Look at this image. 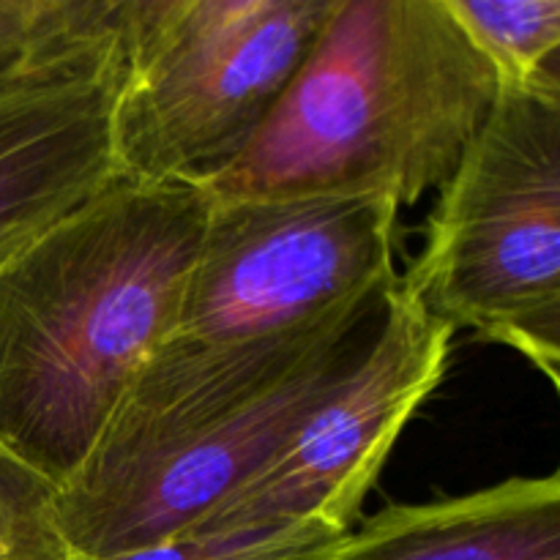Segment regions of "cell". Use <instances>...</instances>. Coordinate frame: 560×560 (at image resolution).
Listing matches in <instances>:
<instances>
[{
    "label": "cell",
    "instance_id": "obj_9",
    "mask_svg": "<svg viewBox=\"0 0 560 560\" xmlns=\"http://www.w3.org/2000/svg\"><path fill=\"white\" fill-rule=\"evenodd\" d=\"M328 560H560V476L388 506L350 530Z\"/></svg>",
    "mask_w": 560,
    "mask_h": 560
},
{
    "label": "cell",
    "instance_id": "obj_4",
    "mask_svg": "<svg viewBox=\"0 0 560 560\" xmlns=\"http://www.w3.org/2000/svg\"><path fill=\"white\" fill-rule=\"evenodd\" d=\"M408 273L432 315L560 388V91L498 85Z\"/></svg>",
    "mask_w": 560,
    "mask_h": 560
},
{
    "label": "cell",
    "instance_id": "obj_11",
    "mask_svg": "<svg viewBox=\"0 0 560 560\" xmlns=\"http://www.w3.org/2000/svg\"><path fill=\"white\" fill-rule=\"evenodd\" d=\"M498 85L560 91V0H446Z\"/></svg>",
    "mask_w": 560,
    "mask_h": 560
},
{
    "label": "cell",
    "instance_id": "obj_13",
    "mask_svg": "<svg viewBox=\"0 0 560 560\" xmlns=\"http://www.w3.org/2000/svg\"><path fill=\"white\" fill-rule=\"evenodd\" d=\"M0 560H71L55 523V490L0 446Z\"/></svg>",
    "mask_w": 560,
    "mask_h": 560
},
{
    "label": "cell",
    "instance_id": "obj_2",
    "mask_svg": "<svg viewBox=\"0 0 560 560\" xmlns=\"http://www.w3.org/2000/svg\"><path fill=\"white\" fill-rule=\"evenodd\" d=\"M394 282L273 337L167 339L85 465L55 492V523L71 560L124 556L195 528L364 364Z\"/></svg>",
    "mask_w": 560,
    "mask_h": 560
},
{
    "label": "cell",
    "instance_id": "obj_1",
    "mask_svg": "<svg viewBox=\"0 0 560 560\" xmlns=\"http://www.w3.org/2000/svg\"><path fill=\"white\" fill-rule=\"evenodd\" d=\"M211 195L118 178L0 262V446L63 490L173 337Z\"/></svg>",
    "mask_w": 560,
    "mask_h": 560
},
{
    "label": "cell",
    "instance_id": "obj_12",
    "mask_svg": "<svg viewBox=\"0 0 560 560\" xmlns=\"http://www.w3.org/2000/svg\"><path fill=\"white\" fill-rule=\"evenodd\" d=\"M353 528L323 517L186 530L173 539L104 560H328Z\"/></svg>",
    "mask_w": 560,
    "mask_h": 560
},
{
    "label": "cell",
    "instance_id": "obj_5",
    "mask_svg": "<svg viewBox=\"0 0 560 560\" xmlns=\"http://www.w3.org/2000/svg\"><path fill=\"white\" fill-rule=\"evenodd\" d=\"M337 0H131L113 104L118 175L206 186L246 151Z\"/></svg>",
    "mask_w": 560,
    "mask_h": 560
},
{
    "label": "cell",
    "instance_id": "obj_6",
    "mask_svg": "<svg viewBox=\"0 0 560 560\" xmlns=\"http://www.w3.org/2000/svg\"><path fill=\"white\" fill-rule=\"evenodd\" d=\"M383 197H211L173 342L293 331L397 277Z\"/></svg>",
    "mask_w": 560,
    "mask_h": 560
},
{
    "label": "cell",
    "instance_id": "obj_7",
    "mask_svg": "<svg viewBox=\"0 0 560 560\" xmlns=\"http://www.w3.org/2000/svg\"><path fill=\"white\" fill-rule=\"evenodd\" d=\"M454 334L397 273L386 323L364 364L191 530L304 517L350 528L397 438L441 386Z\"/></svg>",
    "mask_w": 560,
    "mask_h": 560
},
{
    "label": "cell",
    "instance_id": "obj_8",
    "mask_svg": "<svg viewBox=\"0 0 560 560\" xmlns=\"http://www.w3.org/2000/svg\"><path fill=\"white\" fill-rule=\"evenodd\" d=\"M120 63L115 55L0 91V262L118 178Z\"/></svg>",
    "mask_w": 560,
    "mask_h": 560
},
{
    "label": "cell",
    "instance_id": "obj_3",
    "mask_svg": "<svg viewBox=\"0 0 560 560\" xmlns=\"http://www.w3.org/2000/svg\"><path fill=\"white\" fill-rule=\"evenodd\" d=\"M495 98L446 0H337L255 140L202 189L410 208L452 178Z\"/></svg>",
    "mask_w": 560,
    "mask_h": 560
},
{
    "label": "cell",
    "instance_id": "obj_10",
    "mask_svg": "<svg viewBox=\"0 0 560 560\" xmlns=\"http://www.w3.org/2000/svg\"><path fill=\"white\" fill-rule=\"evenodd\" d=\"M131 0H0V91L124 52Z\"/></svg>",
    "mask_w": 560,
    "mask_h": 560
}]
</instances>
